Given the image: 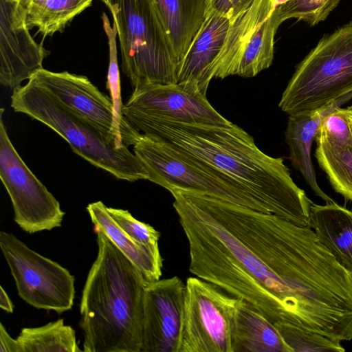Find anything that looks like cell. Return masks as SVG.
<instances>
[{
    "mask_svg": "<svg viewBox=\"0 0 352 352\" xmlns=\"http://www.w3.org/2000/svg\"><path fill=\"white\" fill-rule=\"evenodd\" d=\"M125 118L142 133L168 142L238 182L267 213L311 228L312 202L294 182L283 160L264 153L235 124L221 126L139 115Z\"/></svg>",
    "mask_w": 352,
    "mask_h": 352,
    "instance_id": "obj_1",
    "label": "cell"
},
{
    "mask_svg": "<svg viewBox=\"0 0 352 352\" xmlns=\"http://www.w3.org/2000/svg\"><path fill=\"white\" fill-rule=\"evenodd\" d=\"M80 305L85 352H141L144 289L140 270L100 230Z\"/></svg>",
    "mask_w": 352,
    "mask_h": 352,
    "instance_id": "obj_2",
    "label": "cell"
},
{
    "mask_svg": "<svg viewBox=\"0 0 352 352\" xmlns=\"http://www.w3.org/2000/svg\"><path fill=\"white\" fill-rule=\"evenodd\" d=\"M10 105L15 112L26 114L50 127L65 140L75 153L117 179H148L147 171L128 146L119 148L32 80L13 89Z\"/></svg>",
    "mask_w": 352,
    "mask_h": 352,
    "instance_id": "obj_3",
    "label": "cell"
},
{
    "mask_svg": "<svg viewBox=\"0 0 352 352\" xmlns=\"http://www.w3.org/2000/svg\"><path fill=\"white\" fill-rule=\"evenodd\" d=\"M122 72L134 89L178 82L179 65L152 0H109Z\"/></svg>",
    "mask_w": 352,
    "mask_h": 352,
    "instance_id": "obj_4",
    "label": "cell"
},
{
    "mask_svg": "<svg viewBox=\"0 0 352 352\" xmlns=\"http://www.w3.org/2000/svg\"><path fill=\"white\" fill-rule=\"evenodd\" d=\"M133 153L147 171V180L168 190H189L267 213L238 182L158 138L141 133Z\"/></svg>",
    "mask_w": 352,
    "mask_h": 352,
    "instance_id": "obj_5",
    "label": "cell"
},
{
    "mask_svg": "<svg viewBox=\"0 0 352 352\" xmlns=\"http://www.w3.org/2000/svg\"><path fill=\"white\" fill-rule=\"evenodd\" d=\"M352 92V23L322 38L299 64L278 107L289 115L312 111Z\"/></svg>",
    "mask_w": 352,
    "mask_h": 352,
    "instance_id": "obj_6",
    "label": "cell"
},
{
    "mask_svg": "<svg viewBox=\"0 0 352 352\" xmlns=\"http://www.w3.org/2000/svg\"><path fill=\"white\" fill-rule=\"evenodd\" d=\"M177 352H233L236 312L240 299L198 277L186 281Z\"/></svg>",
    "mask_w": 352,
    "mask_h": 352,
    "instance_id": "obj_7",
    "label": "cell"
},
{
    "mask_svg": "<svg viewBox=\"0 0 352 352\" xmlns=\"http://www.w3.org/2000/svg\"><path fill=\"white\" fill-rule=\"evenodd\" d=\"M0 248L20 298L32 307L62 314L72 309L75 278L66 268L0 232Z\"/></svg>",
    "mask_w": 352,
    "mask_h": 352,
    "instance_id": "obj_8",
    "label": "cell"
},
{
    "mask_svg": "<svg viewBox=\"0 0 352 352\" xmlns=\"http://www.w3.org/2000/svg\"><path fill=\"white\" fill-rule=\"evenodd\" d=\"M274 0H254L230 22L223 49L213 67V77H253L272 63L274 36L279 21Z\"/></svg>",
    "mask_w": 352,
    "mask_h": 352,
    "instance_id": "obj_9",
    "label": "cell"
},
{
    "mask_svg": "<svg viewBox=\"0 0 352 352\" xmlns=\"http://www.w3.org/2000/svg\"><path fill=\"white\" fill-rule=\"evenodd\" d=\"M0 109V178L14 210V220L33 234L60 227L65 214L55 197L35 176L14 148Z\"/></svg>",
    "mask_w": 352,
    "mask_h": 352,
    "instance_id": "obj_10",
    "label": "cell"
},
{
    "mask_svg": "<svg viewBox=\"0 0 352 352\" xmlns=\"http://www.w3.org/2000/svg\"><path fill=\"white\" fill-rule=\"evenodd\" d=\"M122 111L124 117L139 115L221 126L233 124L213 108L206 96L181 83L134 89Z\"/></svg>",
    "mask_w": 352,
    "mask_h": 352,
    "instance_id": "obj_11",
    "label": "cell"
},
{
    "mask_svg": "<svg viewBox=\"0 0 352 352\" xmlns=\"http://www.w3.org/2000/svg\"><path fill=\"white\" fill-rule=\"evenodd\" d=\"M186 283L177 276L148 283L144 294L141 352H177Z\"/></svg>",
    "mask_w": 352,
    "mask_h": 352,
    "instance_id": "obj_12",
    "label": "cell"
},
{
    "mask_svg": "<svg viewBox=\"0 0 352 352\" xmlns=\"http://www.w3.org/2000/svg\"><path fill=\"white\" fill-rule=\"evenodd\" d=\"M49 54L30 33L24 6L16 0H0V83L16 88L43 67Z\"/></svg>",
    "mask_w": 352,
    "mask_h": 352,
    "instance_id": "obj_13",
    "label": "cell"
},
{
    "mask_svg": "<svg viewBox=\"0 0 352 352\" xmlns=\"http://www.w3.org/2000/svg\"><path fill=\"white\" fill-rule=\"evenodd\" d=\"M30 80L96 127L119 148L125 146H120L114 135L113 104L111 97L102 94L87 77L42 68Z\"/></svg>",
    "mask_w": 352,
    "mask_h": 352,
    "instance_id": "obj_14",
    "label": "cell"
},
{
    "mask_svg": "<svg viewBox=\"0 0 352 352\" xmlns=\"http://www.w3.org/2000/svg\"><path fill=\"white\" fill-rule=\"evenodd\" d=\"M230 21L208 10L179 68L177 83L206 96L213 67L224 45Z\"/></svg>",
    "mask_w": 352,
    "mask_h": 352,
    "instance_id": "obj_15",
    "label": "cell"
},
{
    "mask_svg": "<svg viewBox=\"0 0 352 352\" xmlns=\"http://www.w3.org/2000/svg\"><path fill=\"white\" fill-rule=\"evenodd\" d=\"M352 98L350 92L318 109L289 115L285 131V141L289 146L293 166L302 175L305 182L318 197L327 203L334 202L320 188L311 159L314 139L322 120L334 109L341 107Z\"/></svg>",
    "mask_w": 352,
    "mask_h": 352,
    "instance_id": "obj_16",
    "label": "cell"
},
{
    "mask_svg": "<svg viewBox=\"0 0 352 352\" xmlns=\"http://www.w3.org/2000/svg\"><path fill=\"white\" fill-rule=\"evenodd\" d=\"M179 65L203 24L208 0H152Z\"/></svg>",
    "mask_w": 352,
    "mask_h": 352,
    "instance_id": "obj_17",
    "label": "cell"
},
{
    "mask_svg": "<svg viewBox=\"0 0 352 352\" xmlns=\"http://www.w3.org/2000/svg\"><path fill=\"white\" fill-rule=\"evenodd\" d=\"M311 228L338 263L352 273V211L335 202L311 204Z\"/></svg>",
    "mask_w": 352,
    "mask_h": 352,
    "instance_id": "obj_18",
    "label": "cell"
},
{
    "mask_svg": "<svg viewBox=\"0 0 352 352\" xmlns=\"http://www.w3.org/2000/svg\"><path fill=\"white\" fill-rule=\"evenodd\" d=\"M87 210L94 229L101 230L140 270L148 283L160 280L163 267L160 252L152 251L129 236L113 219L101 201L89 204Z\"/></svg>",
    "mask_w": 352,
    "mask_h": 352,
    "instance_id": "obj_19",
    "label": "cell"
},
{
    "mask_svg": "<svg viewBox=\"0 0 352 352\" xmlns=\"http://www.w3.org/2000/svg\"><path fill=\"white\" fill-rule=\"evenodd\" d=\"M233 352L292 351L276 326L240 299L236 312Z\"/></svg>",
    "mask_w": 352,
    "mask_h": 352,
    "instance_id": "obj_20",
    "label": "cell"
},
{
    "mask_svg": "<svg viewBox=\"0 0 352 352\" xmlns=\"http://www.w3.org/2000/svg\"><path fill=\"white\" fill-rule=\"evenodd\" d=\"M93 0H41L22 4L30 30L37 28L43 38L62 32L65 27L92 3Z\"/></svg>",
    "mask_w": 352,
    "mask_h": 352,
    "instance_id": "obj_21",
    "label": "cell"
},
{
    "mask_svg": "<svg viewBox=\"0 0 352 352\" xmlns=\"http://www.w3.org/2000/svg\"><path fill=\"white\" fill-rule=\"evenodd\" d=\"M103 28L106 34L109 46V66L107 72V88L113 104V133L118 144L121 146H133L140 135L124 116L123 104L121 97L120 72L118 63L116 36L118 30L116 21L113 20L112 26L109 19L103 12L102 16Z\"/></svg>",
    "mask_w": 352,
    "mask_h": 352,
    "instance_id": "obj_22",
    "label": "cell"
},
{
    "mask_svg": "<svg viewBox=\"0 0 352 352\" xmlns=\"http://www.w3.org/2000/svg\"><path fill=\"white\" fill-rule=\"evenodd\" d=\"M19 352H80L74 329L63 319L21 329L16 338Z\"/></svg>",
    "mask_w": 352,
    "mask_h": 352,
    "instance_id": "obj_23",
    "label": "cell"
},
{
    "mask_svg": "<svg viewBox=\"0 0 352 352\" xmlns=\"http://www.w3.org/2000/svg\"><path fill=\"white\" fill-rule=\"evenodd\" d=\"M315 156L335 191L352 201V147L317 145Z\"/></svg>",
    "mask_w": 352,
    "mask_h": 352,
    "instance_id": "obj_24",
    "label": "cell"
},
{
    "mask_svg": "<svg viewBox=\"0 0 352 352\" xmlns=\"http://www.w3.org/2000/svg\"><path fill=\"white\" fill-rule=\"evenodd\" d=\"M285 344L292 352H343L340 342L300 327L291 324L275 325Z\"/></svg>",
    "mask_w": 352,
    "mask_h": 352,
    "instance_id": "obj_25",
    "label": "cell"
},
{
    "mask_svg": "<svg viewBox=\"0 0 352 352\" xmlns=\"http://www.w3.org/2000/svg\"><path fill=\"white\" fill-rule=\"evenodd\" d=\"M340 0H288L275 8L280 23L289 19H297L315 25L324 21Z\"/></svg>",
    "mask_w": 352,
    "mask_h": 352,
    "instance_id": "obj_26",
    "label": "cell"
},
{
    "mask_svg": "<svg viewBox=\"0 0 352 352\" xmlns=\"http://www.w3.org/2000/svg\"><path fill=\"white\" fill-rule=\"evenodd\" d=\"M315 138L317 145L352 147V129L344 108L337 107L326 116Z\"/></svg>",
    "mask_w": 352,
    "mask_h": 352,
    "instance_id": "obj_27",
    "label": "cell"
},
{
    "mask_svg": "<svg viewBox=\"0 0 352 352\" xmlns=\"http://www.w3.org/2000/svg\"><path fill=\"white\" fill-rule=\"evenodd\" d=\"M107 210L134 241L155 252H160L158 245L160 232L153 226L138 220L127 210L107 207Z\"/></svg>",
    "mask_w": 352,
    "mask_h": 352,
    "instance_id": "obj_28",
    "label": "cell"
},
{
    "mask_svg": "<svg viewBox=\"0 0 352 352\" xmlns=\"http://www.w3.org/2000/svg\"><path fill=\"white\" fill-rule=\"evenodd\" d=\"M254 0H208V10L228 18L231 21L245 11Z\"/></svg>",
    "mask_w": 352,
    "mask_h": 352,
    "instance_id": "obj_29",
    "label": "cell"
},
{
    "mask_svg": "<svg viewBox=\"0 0 352 352\" xmlns=\"http://www.w3.org/2000/svg\"><path fill=\"white\" fill-rule=\"evenodd\" d=\"M0 352H19L16 339L10 336L1 322L0 323Z\"/></svg>",
    "mask_w": 352,
    "mask_h": 352,
    "instance_id": "obj_30",
    "label": "cell"
},
{
    "mask_svg": "<svg viewBox=\"0 0 352 352\" xmlns=\"http://www.w3.org/2000/svg\"><path fill=\"white\" fill-rule=\"evenodd\" d=\"M0 291V308L8 314H12L14 305L11 299L1 285Z\"/></svg>",
    "mask_w": 352,
    "mask_h": 352,
    "instance_id": "obj_31",
    "label": "cell"
},
{
    "mask_svg": "<svg viewBox=\"0 0 352 352\" xmlns=\"http://www.w3.org/2000/svg\"><path fill=\"white\" fill-rule=\"evenodd\" d=\"M345 113L352 129V107L344 108Z\"/></svg>",
    "mask_w": 352,
    "mask_h": 352,
    "instance_id": "obj_32",
    "label": "cell"
},
{
    "mask_svg": "<svg viewBox=\"0 0 352 352\" xmlns=\"http://www.w3.org/2000/svg\"><path fill=\"white\" fill-rule=\"evenodd\" d=\"M287 1L288 0H274V6L276 8Z\"/></svg>",
    "mask_w": 352,
    "mask_h": 352,
    "instance_id": "obj_33",
    "label": "cell"
},
{
    "mask_svg": "<svg viewBox=\"0 0 352 352\" xmlns=\"http://www.w3.org/2000/svg\"><path fill=\"white\" fill-rule=\"evenodd\" d=\"M41 1V0H19V1L21 3V4H24L27 2H30V1Z\"/></svg>",
    "mask_w": 352,
    "mask_h": 352,
    "instance_id": "obj_34",
    "label": "cell"
},
{
    "mask_svg": "<svg viewBox=\"0 0 352 352\" xmlns=\"http://www.w3.org/2000/svg\"><path fill=\"white\" fill-rule=\"evenodd\" d=\"M102 2L105 3V5L109 7V0H101Z\"/></svg>",
    "mask_w": 352,
    "mask_h": 352,
    "instance_id": "obj_35",
    "label": "cell"
},
{
    "mask_svg": "<svg viewBox=\"0 0 352 352\" xmlns=\"http://www.w3.org/2000/svg\"><path fill=\"white\" fill-rule=\"evenodd\" d=\"M16 1H19V0H16Z\"/></svg>",
    "mask_w": 352,
    "mask_h": 352,
    "instance_id": "obj_36",
    "label": "cell"
}]
</instances>
